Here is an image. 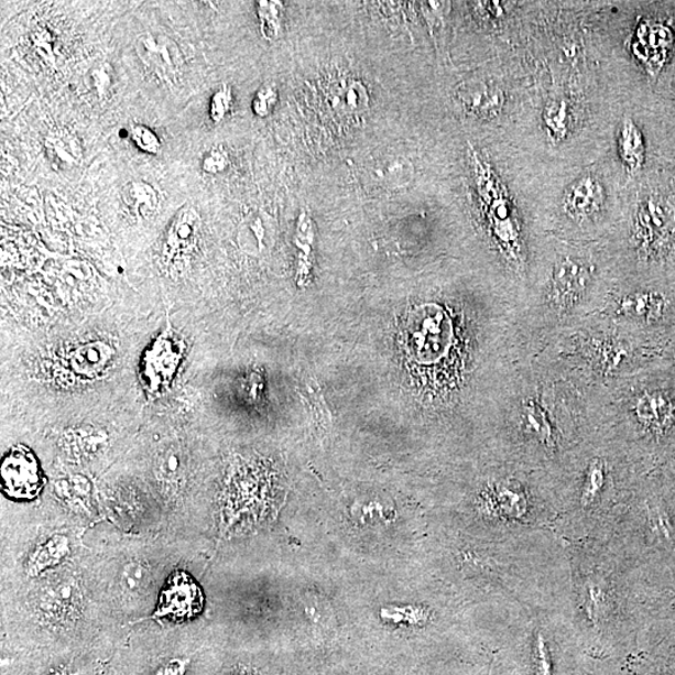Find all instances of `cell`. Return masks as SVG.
<instances>
[{
  "label": "cell",
  "instance_id": "7c38bea8",
  "mask_svg": "<svg viewBox=\"0 0 675 675\" xmlns=\"http://www.w3.org/2000/svg\"><path fill=\"white\" fill-rule=\"evenodd\" d=\"M328 107L337 116H357L369 106V95L363 81L345 77L330 83L327 91Z\"/></svg>",
  "mask_w": 675,
  "mask_h": 675
},
{
  "label": "cell",
  "instance_id": "9a60e30c",
  "mask_svg": "<svg viewBox=\"0 0 675 675\" xmlns=\"http://www.w3.org/2000/svg\"><path fill=\"white\" fill-rule=\"evenodd\" d=\"M487 499L490 511L499 516L520 520L529 512V496L520 483H499L490 490Z\"/></svg>",
  "mask_w": 675,
  "mask_h": 675
},
{
  "label": "cell",
  "instance_id": "8fae6325",
  "mask_svg": "<svg viewBox=\"0 0 675 675\" xmlns=\"http://www.w3.org/2000/svg\"><path fill=\"white\" fill-rule=\"evenodd\" d=\"M603 205L605 190L594 175H586L573 183L564 196V209L577 221L595 217Z\"/></svg>",
  "mask_w": 675,
  "mask_h": 675
},
{
  "label": "cell",
  "instance_id": "83f0119b",
  "mask_svg": "<svg viewBox=\"0 0 675 675\" xmlns=\"http://www.w3.org/2000/svg\"><path fill=\"white\" fill-rule=\"evenodd\" d=\"M229 153L225 146H213L202 159V171L207 174H219L228 170Z\"/></svg>",
  "mask_w": 675,
  "mask_h": 675
},
{
  "label": "cell",
  "instance_id": "d6a6232c",
  "mask_svg": "<svg viewBox=\"0 0 675 675\" xmlns=\"http://www.w3.org/2000/svg\"><path fill=\"white\" fill-rule=\"evenodd\" d=\"M673 356H674V357H673V367H674V371H675V351H674V355H673Z\"/></svg>",
  "mask_w": 675,
  "mask_h": 675
},
{
  "label": "cell",
  "instance_id": "4316f807",
  "mask_svg": "<svg viewBox=\"0 0 675 675\" xmlns=\"http://www.w3.org/2000/svg\"><path fill=\"white\" fill-rule=\"evenodd\" d=\"M123 587L129 594H140L150 581V573L140 563H132L127 566L123 576Z\"/></svg>",
  "mask_w": 675,
  "mask_h": 675
},
{
  "label": "cell",
  "instance_id": "9c48e42d",
  "mask_svg": "<svg viewBox=\"0 0 675 675\" xmlns=\"http://www.w3.org/2000/svg\"><path fill=\"white\" fill-rule=\"evenodd\" d=\"M591 280V268L576 258H563L554 265L549 283V303L558 309H570L587 291Z\"/></svg>",
  "mask_w": 675,
  "mask_h": 675
},
{
  "label": "cell",
  "instance_id": "f1b7e54d",
  "mask_svg": "<svg viewBox=\"0 0 675 675\" xmlns=\"http://www.w3.org/2000/svg\"><path fill=\"white\" fill-rule=\"evenodd\" d=\"M276 101H279V91L273 86L264 85L258 89L254 96L253 112L258 117L270 116Z\"/></svg>",
  "mask_w": 675,
  "mask_h": 675
},
{
  "label": "cell",
  "instance_id": "e0dca14e",
  "mask_svg": "<svg viewBox=\"0 0 675 675\" xmlns=\"http://www.w3.org/2000/svg\"><path fill=\"white\" fill-rule=\"evenodd\" d=\"M522 425L524 432L545 447L554 446V431L549 413L534 400L526 401L522 409Z\"/></svg>",
  "mask_w": 675,
  "mask_h": 675
},
{
  "label": "cell",
  "instance_id": "603a6c76",
  "mask_svg": "<svg viewBox=\"0 0 675 675\" xmlns=\"http://www.w3.org/2000/svg\"><path fill=\"white\" fill-rule=\"evenodd\" d=\"M607 480L606 466L602 460L596 459L588 467L585 485H583L580 501L583 505L596 502L603 492Z\"/></svg>",
  "mask_w": 675,
  "mask_h": 675
},
{
  "label": "cell",
  "instance_id": "4fadbf2b",
  "mask_svg": "<svg viewBox=\"0 0 675 675\" xmlns=\"http://www.w3.org/2000/svg\"><path fill=\"white\" fill-rule=\"evenodd\" d=\"M115 349L106 341H89L74 349L68 359L69 371L78 378L99 375L112 362Z\"/></svg>",
  "mask_w": 675,
  "mask_h": 675
},
{
  "label": "cell",
  "instance_id": "484cf974",
  "mask_svg": "<svg viewBox=\"0 0 675 675\" xmlns=\"http://www.w3.org/2000/svg\"><path fill=\"white\" fill-rule=\"evenodd\" d=\"M89 86L94 88L98 98H105L113 85V70L110 64H96L88 74Z\"/></svg>",
  "mask_w": 675,
  "mask_h": 675
},
{
  "label": "cell",
  "instance_id": "30bf717a",
  "mask_svg": "<svg viewBox=\"0 0 675 675\" xmlns=\"http://www.w3.org/2000/svg\"><path fill=\"white\" fill-rule=\"evenodd\" d=\"M456 98L470 116L490 119L502 112L505 104L503 90L487 80H468L457 88Z\"/></svg>",
  "mask_w": 675,
  "mask_h": 675
},
{
  "label": "cell",
  "instance_id": "4dcf8cb0",
  "mask_svg": "<svg viewBox=\"0 0 675 675\" xmlns=\"http://www.w3.org/2000/svg\"><path fill=\"white\" fill-rule=\"evenodd\" d=\"M182 470V461L177 451H168L162 458L160 466V473L163 478L172 479L177 478Z\"/></svg>",
  "mask_w": 675,
  "mask_h": 675
},
{
  "label": "cell",
  "instance_id": "5bb4252c",
  "mask_svg": "<svg viewBox=\"0 0 675 675\" xmlns=\"http://www.w3.org/2000/svg\"><path fill=\"white\" fill-rule=\"evenodd\" d=\"M618 151L629 174L634 175L644 170L646 156H649V145H646L641 127L631 117L623 119L621 133L618 138Z\"/></svg>",
  "mask_w": 675,
  "mask_h": 675
},
{
  "label": "cell",
  "instance_id": "3957f363",
  "mask_svg": "<svg viewBox=\"0 0 675 675\" xmlns=\"http://www.w3.org/2000/svg\"><path fill=\"white\" fill-rule=\"evenodd\" d=\"M635 58L652 79H658L675 57V14L654 13L636 26Z\"/></svg>",
  "mask_w": 675,
  "mask_h": 675
},
{
  "label": "cell",
  "instance_id": "7402d4cb",
  "mask_svg": "<svg viewBox=\"0 0 675 675\" xmlns=\"http://www.w3.org/2000/svg\"><path fill=\"white\" fill-rule=\"evenodd\" d=\"M608 606V591L602 583L589 580L585 588V608L590 622L602 621Z\"/></svg>",
  "mask_w": 675,
  "mask_h": 675
},
{
  "label": "cell",
  "instance_id": "277c9868",
  "mask_svg": "<svg viewBox=\"0 0 675 675\" xmlns=\"http://www.w3.org/2000/svg\"><path fill=\"white\" fill-rule=\"evenodd\" d=\"M619 317L652 330H665L675 325V291L658 284L628 292L618 301Z\"/></svg>",
  "mask_w": 675,
  "mask_h": 675
},
{
  "label": "cell",
  "instance_id": "7a4b0ae2",
  "mask_svg": "<svg viewBox=\"0 0 675 675\" xmlns=\"http://www.w3.org/2000/svg\"><path fill=\"white\" fill-rule=\"evenodd\" d=\"M451 325L438 305H422L411 313L405 326L409 353L423 363L436 362L447 353Z\"/></svg>",
  "mask_w": 675,
  "mask_h": 675
},
{
  "label": "cell",
  "instance_id": "1f68e13d",
  "mask_svg": "<svg viewBox=\"0 0 675 675\" xmlns=\"http://www.w3.org/2000/svg\"><path fill=\"white\" fill-rule=\"evenodd\" d=\"M187 662L174 660L163 665L154 675H183L186 673Z\"/></svg>",
  "mask_w": 675,
  "mask_h": 675
},
{
  "label": "cell",
  "instance_id": "ba28073f",
  "mask_svg": "<svg viewBox=\"0 0 675 675\" xmlns=\"http://www.w3.org/2000/svg\"><path fill=\"white\" fill-rule=\"evenodd\" d=\"M205 607L202 589L187 573L175 571L165 583L154 618L187 621L197 617Z\"/></svg>",
  "mask_w": 675,
  "mask_h": 675
},
{
  "label": "cell",
  "instance_id": "44dd1931",
  "mask_svg": "<svg viewBox=\"0 0 675 675\" xmlns=\"http://www.w3.org/2000/svg\"><path fill=\"white\" fill-rule=\"evenodd\" d=\"M261 32L266 41L279 40L282 32L284 7L282 2H257Z\"/></svg>",
  "mask_w": 675,
  "mask_h": 675
},
{
  "label": "cell",
  "instance_id": "2e32d148",
  "mask_svg": "<svg viewBox=\"0 0 675 675\" xmlns=\"http://www.w3.org/2000/svg\"><path fill=\"white\" fill-rule=\"evenodd\" d=\"M126 208L135 219L151 218L160 208V193L152 183L137 179L128 182L122 190Z\"/></svg>",
  "mask_w": 675,
  "mask_h": 675
},
{
  "label": "cell",
  "instance_id": "5b68a950",
  "mask_svg": "<svg viewBox=\"0 0 675 675\" xmlns=\"http://www.w3.org/2000/svg\"><path fill=\"white\" fill-rule=\"evenodd\" d=\"M45 477L39 458L26 446H14L2 460V492L14 501H33L42 493Z\"/></svg>",
  "mask_w": 675,
  "mask_h": 675
},
{
  "label": "cell",
  "instance_id": "d6986e66",
  "mask_svg": "<svg viewBox=\"0 0 675 675\" xmlns=\"http://www.w3.org/2000/svg\"><path fill=\"white\" fill-rule=\"evenodd\" d=\"M543 122L552 140L562 141L570 131L571 112L566 100H552L544 108Z\"/></svg>",
  "mask_w": 675,
  "mask_h": 675
},
{
  "label": "cell",
  "instance_id": "ac0fdd59",
  "mask_svg": "<svg viewBox=\"0 0 675 675\" xmlns=\"http://www.w3.org/2000/svg\"><path fill=\"white\" fill-rule=\"evenodd\" d=\"M69 542L66 536H52L33 552L28 562V571L31 576H39L44 570L57 567L69 556Z\"/></svg>",
  "mask_w": 675,
  "mask_h": 675
},
{
  "label": "cell",
  "instance_id": "cb8c5ba5",
  "mask_svg": "<svg viewBox=\"0 0 675 675\" xmlns=\"http://www.w3.org/2000/svg\"><path fill=\"white\" fill-rule=\"evenodd\" d=\"M132 142L138 150L150 155H159L162 151V141L152 128L144 124H133L131 128Z\"/></svg>",
  "mask_w": 675,
  "mask_h": 675
},
{
  "label": "cell",
  "instance_id": "6da1fadb",
  "mask_svg": "<svg viewBox=\"0 0 675 675\" xmlns=\"http://www.w3.org/2000/svg\"><path fill=\"white\" fill-rule=\"evenodd\" d=\"M186 355V340L168 322L144 350L141 359L140 379L148 396L159 400L170 392Z\"/></svg>",
  "mask_w": 675,
  "mask_h": 675
},
{
  "label": "cell",
  "instance_id": "ffe728a7",
  "mask_svg": "<svg viewBox=\"0 0 675 675\" xmlns=\"http://www.w3.org/2000/svg\"><path fill=\"white\" fill-rule=\"evenodd\" d=\"M413 168L409 161L393 156L375 166V175L387 187L405 186L412 178Z\"/></svg>",
  "mask_w": 675,
  "mask_h": 675
},
{
  "label": "cell",
  "instance_id": "d4e9b609",
  "mask_svg": "<svg viewBox=\"0 0 675 675\" xmlns=\"http://www.w3.org/2000/svg\"><path fill=\"white\" fill-rule=\"evenodd\" d=\"M232 89L228 85H221L210 99L209 117L213 122H221L228 116L230 109H232Z\"/></svg>",
  "mask_w": 675,
  "mask_h": 675
},
{
  "label": "cell",
  "instance_id": "52a82bcc",
  "mask_svg": "<svg viewBox=\"0 0 675 675\" xmlns=\"http://www.w3.org/2000/svg\"><path fill=\"white\" fill-rule=\"evenodd\" d=\"M135 53L143 66L161 79L174 83L186 66L178 42L162 33H143L135 42Z\"/></svg>",
  "mask_w": 675,
  "mask_h": 675
},
{
  "label": "cell",
  "instance_id": "f546056e",
  "mask_svg": "<svg viewBox=\"0 0 675 675\" xmlns=\"http://www.w3.org/2000/svg\"><path fill=\"white\" fill-rule=\"evenodd\" d=\"M534 664L536 675H552L551 655L544 636L538 633L534 645Z\"/></svg>",
  "mask_w": 675,
  "mask_h": 675
},
{
  "label": "cell",
  "instance_id": "8992f818",
  "mask_svg": "<svg viewBox=\"0 0 675 675\" xmlns=\"http://www.w3.org/2000/svg\"><path fill=\"white\" fill-rule=\"evenodd\" d=\"M200 226L198 211L190 206L183 207L174 216L164 235L161 251L166 270L173 272L186 270L190 258L197 251Z\"/></svg>",
  "mask_w": 675,
  "mask_h": 675
}]
</instances>
